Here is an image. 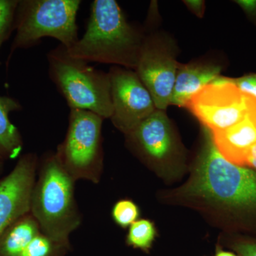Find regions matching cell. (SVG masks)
Returning <instances> with one entry per match:
<instances>
[{
	"label": "cell",
	"mask_w": 256,
	"mask_h": 256,
	"mask_svg": "<svg viewBox=\"0 0 256 256\" xmlns=\"http://www.w3.org/2000/svg\"><path fill=\"white\" fill-rule=\"evenodd\" d=\"M144 32L128 22L114 0H95L84 36L69 54L90 63L112 64L136 70L144 42Z\"/></svg>",
	"instance_id": "obj_1"
},
{
	"label": "cell",
	"mask_w": 256,
	"mask_h": 256,
	"mask_svg": "<svg viewBox=\"0 0 256 256\" xmlns=\"http://www.w3.org/2000/svg\"><path fill=\"white\" fill-rule=\"evenodd\" d=\"M30 213L41 232L56 242L70 246L69 236L82 223L75 198V180L64 169L56 152H48L38 162Z\"/></svg>",
	"instance_id": "obj_2"
},
{
	"label": "cell",
	"mask_w": 256,
	"mask_h": 256,
	"mask_svg": "<svg viewBox=\"0 0 256 256\" xmlns=\"http://www.w3.org/2000/svg\"><path fill=\"white\" fill-rule=\"evenodd\" d=\"M204 144L188 192L237 212L256 214V172L226 159L205 128Z\"/></svg>",
	"instance_id": "obj_3"
},
{
	"label": "cell",
	"mask_w": 256,
	"mask_h": 256,
	"mask_svg": "<svg viewBox=\"0 0 256 256\" xmlns=\"http://www.w3.org/2000/svg\"><path fill=\"white\" fill-rule=\"evenodd\" d=\"M48 74L70 110L90 111L102 118L112 114L108 73L74 58L60 44L47 54Z\"/></svg>",
	"instance_id": "obj_4"
},
{
	"label": "cell",
	"mask_w": 256,
	"mask_h": 256,
	"mask_svg": "<svg viewBox=\"0 0 256 256\" xmlns=\"http://www.w3.org/2000/svg\"><path fill=\"white\" fill-rule=\"evenodd\" d=\"M80 4V0H18L8 64L16 50L35 46L44 37L58 40L68 50L74 46L79 40L76 16Z\"/></svg>",
	"instance_id": "obj_5"
},
{
	"label": "cell",
	"mask_w": 256,
	"mask_h": 256,
	"mask_svg": "<svg viewBox=\"0 0 256 256\" xmlns=\"http://www.w3.org/2000/svg\"><path fill=\"white\" fill-rule=\"evenodd\" d=\"M104 118L90 111L70 110L63 142L55 152L60 164L75 181L98 183L104 166Z\"/></svg>",
	"instance_id": "obj_6"
},
{
	"label": "cell",
	"mask_w": 256,
	"mask_h": 256,
	"mask_svg": "<svg viewBox=\"0 0 256 256\" xmlns=\"http://www.w3.org/2000/svg\"><path fill=\"white\" fill-rule=\"evenodd\" d=\"M176 41L163 32L144 36L134 72L150 92L158 110L166 111L170 106L176 72L180 63L176 57Z\"/></svg>",
	"instance_id": "obj_7"
},
{
	"label": "cell",
	"mask_w": 256,
	"mask_h": 256,
	"mask_svg": "<svg viewBox=\"0 0 256 256\" xmlns=\"http://www.w3.org/2000/svg\"><path fill=\"white\" fill-rule=\"evenodd\" d=\"M252 96L242 94L232 78L220 76L202 88L186 106L210 132L224 130L240 122Z\"/></svg>",
	"instance_id": "obj_8"
},
{
	"label": "cell",
	"mask_w": 256,
	"mask_h": 256,
	"mask_svg": "<svg viewBox=\"0 0 256 256\" xmlns=\"http://www.w3.org/2000/svg\"><path fill=\"white\" fill-rule=\"evenodd\" d=\"M112 114L110 119L116 128L127 134L156 110L152 98L134 70L111 67Z\"/></svg>",
	"instance_id": "obj_9"
},
{
	"label": "cell",
	"mask_w": 256,
	"mask_h": 256,
	"mask_svg": "<svg viewBox=\"0 0 256 256\" xmlns=\"http://www.w3.org/2000/svg\"><path fill=\"white\" fill-rule=\"evenodd\" d=\"M38 165L36 154L26 153L0 180V237L10 226L30 213Z\"/></svg>",
	"instance_id": "obj_10"
},
{
	"label": "cell",
	"mask_w": 256,
	"mask_h": 256,
	"mask_svg": "<svg viewBox=\"0 0 256 256\" xmlns=\"http://www.w3.org/2000/svg\"><path fill=\"white\" fill-rule=\"evenodd\" d=\"M126 136L130 144L146 159L164 161L174 152L172 130L164 110L156 109Z\"/></svg>",
	"instance_id": "obj_11"
},
{
	"label": "cell",
	"mask_w": 256,
	"mask_h": 256,
	"mask_svg": "<svg viewBox=\"0 0 256 256\" xmlns=\"http://www.w3.org/2000/svg\"><path fill=\"white\" fill-rule=\"evenodd\" d=\"M212 134L215 146L226 159L244 166L248 152L256 144V99L252 97L248 110L240 122Z\"/></svg>",
	"instance_id": "obj_12"
},
{
	"label": "cell",
	"mask_w": 256,
	"mask_h": 256,
	"mask_svg": "<svg viewBox=\"0 0 256 256\" xmlns=\"http://www.w3.org/2000/svg\"><path fill=\"white\" fill-rule=\"evenodd\" d=\"M222 66L204 62H192L178 66L170 106L186 107L197 92L220 76Z\"/></svg>",
	"instance_id": "obj_13"
},
{
	"label": "cell",
	"mask_w": 256,
	"mask_h": 256,
	"mask_svg": "<svg viewBox=\"0 0 256 256\" xmlns=\"http://www.w3.org/2000/svg\"><path fill=\"white\" fill-rule=\"evenodd\" d=\"M22 109L21 104L10 96H0V156L14 160L23 150L22 136L10 120V114Z\"/></svg>",
	"instance_id": "obj_14"
},
{
	"label": "cell",
	"mask_w": 256,
	"mask_h": 256,
	"mask_svg": "<svg viewBox=\"0 0 256 256\" xmlns=\"http://www.w3.org/2000/svg\"><path fill=\"white\" fill-rule=\"evenodd\" d=\"M41 229L31 213L21 217L0 237V256H21Z\"/></svg>",
	"instance_id": "obj_15"
},
{
	"label": "cell",
	"mask_w": 256,
	"mask_h": 256,
	"mask_svg": "<svg viewBox=\"0 0 256 256\" xmlns=\"http://www.w3.org/2000/svg\"><path fill=\"white\" fill-rule=\"evenodd\" d=\"M156 235V226L151 220H140L130 226L126 242L133 248L148 252L152 246Z\"/></svg>",
	"instance_id": "obj_16"
},
{
	"label": "cell",
	"mask_w": 256,
	"mask_h": 256,
	"mask_svg": "<svg viewBox=\"0 0 256 256\" xmlns=\"http://www.w3.org/2000/svg\"><path fill=\"white\" fill-rule=\"evenodd\" d=\"M70 246L56 242L41 232L35 237L21 256H66Z\"/></svg>",
	"instance_id": "obj_17"
},
{
	"label": "cell",
	"mask_w": 256,
	"mask_h": 256,
	"mask_svg": "<svg viewBox=\"0 0 256 256\" xmlns=\"http://www.w3.org/2000/svg\"><path fill=\"white\" fill-rule=\"evenodd\" d=\"M18 0H0V50L14 31Z\"/></svg>",
	"instance_id": "obj_18"
},
{
	"label": "cell",
	"mask_w": 256,
	"mask_h": 256,
	"mask_svg": "<svg viewBox=\"0 0 256 256\" xmlns=\"http://www.w3.org/2000/svg\"><path fill=\"white\" fill-rule=\"evenodd\" d=\"M139 216V207L132 200H120L112 207V220L122 228L130 226L138 220Z\"/></svg>",
	"instance_id": "obj_19"
},
{
	"label": "cell",
	"mask_w": 256,
	"mask_h": 256,
	"mask_svg": "<svg viewBox=\"0 0 256 256\" xmlns=\"http://www.w3.org/2000/svg\"><path fill=\"white\" fill-rule=\"evenodd\" d=\"M237 88L248 96L256 99V74H249L238 78H232Z\"/></svg>",
	"instance_id": "obj_20"
},
{
	"label": "cell",
	"mask_w": 256,
	"mask_h": 256,
	"mask_svg": "<svg viewBox=\"0 0 256 256\" xmlns=\"http://www.w3.org/2000/svg\"><path fill=\"white\" fill-rule=\"evenodd\" d=\"M232 249L238 256H256V242L242 240L234 242Z\"/></svg>",
	"instance_id": "obj_21"
},
{
	"label": "cell",
	"mask_w": 256,
	"mask_h": 256,
	"mask_svg": "<svg viewBox=\"0 0 256 256\" xmlns=\"http://www.w3.org/2000/svg\"><path fill=\"white\" fill-rule=\"evenodd\" d=\"M183 2L194 14L196 15L197 18H203L205 12L204 1H202V0H184Z\"/></svg>",
	"instance_id": "obj_22"
},
{
	"label": "cell",
	"mask_w": 256,
	"mask_h": 256,
	"mask_svg": "<svg viewBox=\"0 0 256 256\" xmlns=\"http://www.w3.org/2000/svg\"><path fill=\"white\" fill-rule=\"evenodd\" d=\"M236 3L252 20L256 21V0H238Z\"/></svg>",
	"instance_id": "obj_23"
},
{
	"label": "cell",
	"mask_w": 256,
	"mask_h": 256,
	"mask_svg": "<svg viewBox=\"0 0 256 256\" xmlns=\"http://www.w3.org/2000/svg\"><path fill=\"white\" fill-rule=\"evenodd\" d=\"M248 166L252 168L256 172V144L248 152L244 166Z\"/></svg>",
	"instance_id": "obj_24"
},
{
	"label": "cell",
	"mask_w": 256,
	"mask_h": 256,
	"mask_svg": "<svg viewBox=\"0 0 256 256\" xmlns=\"http://www.w3.org/2000/svg\"><path fill=\"white\" fill-rule=\"evenodd\" d=\"M215 256H238L236 254H234L233 252H226V250H222V249H218L216 252Z\"/></svg>",
	"instance_id": "obj_25"
},
{
	"label": "cell",
	"mask_w": 256,
	"mask_h": 256,
	"mask_svg": "<svg viewBox=\"0 0 256 256\" xmlns=\"http://www.w3.org/2000/svg\"><path fill=\"white\" fill-rule=\"evenodd\" d=\"M5 160L0 156V174H2L4 170Z\"/></svg>",
	"instance_id": "obj_26"
}]
</instances>
